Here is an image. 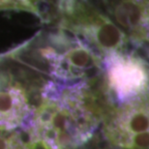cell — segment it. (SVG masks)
<instances>
[{
	"instance_id": "1",
	"label": "cell",
	"mask_w": 149,
	"mask_h": 149,
	"mask_svg": "<svg viewBox=\"0 0 149 149\" xmlns=\"http://www.w3.org/2000/svg\"><path fill=\"white\" fill-rule=\"evenodd\" d=\"M101 113L81 92L49 91L33 112L29 139L44 149H79L93 138L104 119Z\"/></svg>"
},
{
	"instance_id": "2",
	"label": "cell",
	"mask_w": 149,
	"mask_h": 149,
	"mask_svg": "<svg viewBox=\"0 0 149 149\" xmlns=\"http://www.w3.org/2000/svg\"><path fill=\"white\" fill-rule=\"evenodd\" d=\"M104 134L119 149H148L149 115L145 97L128 101L104 117Z\"/></svg>"
},
{
	"instance_id": "3",
	"label": "cell",
	"mask_w": 149,
	"mask_h": 149,
	"mask_svg": "<svg viewBox=\"0 0 149 149\" xmlns=\"http://www.w3.org/2000/svg\"><path fill=\"white\" fill-rule=\"evenodd\" d=\"M70 22L104 54L120 53L126 43V34L109 17L90 7L84 0H73L70 5Z\"/></svg>"
},
{
	"instance_id": "4",
	"label": "cell",
	"mask_w": 149,
	"mask_h": 149,
	"mask_svg": "<svg viewBox=\"0 0 149 149\" xmlns=\"http://www.w3.org/2000/svg\"><path fill=\"white\" fill-rule=\"evenodd\" d=\"M42 56L49 66V73L64 81L91 79L101 70L100 57L87 45L80 42L71 44L63 52L44 49Z\"/></svg>"
},
{
	"instance_id": "5",
	"label": "cell",
	"mask_w": 149,
	"mask_h": 149,
	"mask_svg": "<svg viewBox=\"0 0 149 149\" xmlns=\"http://www.w3.org/2000/svg\"><path fill=\"white\" fill-rule=\"evenodd\" d=\"M33 112L22 83L0 71V135L28 131Z\"/></svg>"
},
{
	"instance_id": "6",
	"label": "cell",
	"mask_w": 149,
	"mask_h": 149,
	"mask_svg": "<svg viewBox=\"0 0 149 149\" xmlns=\"http://www.w3.org/2000/svg\"><path fill=\"white\" fill-rule=\"evenodd\" d=\"M107 82L116 99L122 103L144 96L147 72L139 59L120 53L109 55Z\"/></svg>"
},
{
	"instance_id": "7",
	"label": "cell",
	"mask_w": 149,
	"mask_h": 149,
	"mask_svg": "<svg viewBox=\"0 0 149 149\" xmlns=\"http://www.w3.org/2000/svg\"><path fill=\"white\" fill-rule=\"evenodd\" d=\"M113 20L136 38L145 37L147 23V0H105ZM112 20V22H113Z\"/></svg>"
}]
</instances>
